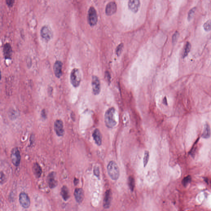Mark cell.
I'll return each mask as SVG.
<instances>
[{
    "label": "cell",
    "mask_w": 211,
    "mask_h": 211,
    "mask_svg": "<svg viewBox=\"0 0 211 211\" xmlns=\"http://www.w3.org/2000/svg\"><path fill=\"white\" fill-rule=\"evenodd\" d=\"M115 114L116 111L114 108H109L106 111L104 115V122L108 128H113L117 124Z\"/></svg>",
    "instance_id": "obj_1"
},
{
    "label": "cell",
    "mask_w": 211,
    "mask_h": 211,
    "mask_svg": "<svg viewBox=\"0 0 211 211\" xmlns=\"http://www.w3.org/2000/svg\"><path fill=\"white\" fill-rule=\"evenodd\" d=\"M107 173L109 177L113 180L116 181L120 177V170L116 162L111 161L107 167Z\"/></svg>",
    "instance_id": "obj_2"
},
{
    "label": "cell",
    "mask_w": 211,
    "mask_h": 211,
    "mask_svg": "<svg viewBox=\"0 0 211 211\" xmlns=\"http://www.w3.org/2000/svg\"><path fill=\"white\" fill-rule=\"evenodd\" d=\"M81 81V74L79 69L75 68L71 71L70 75V81L74 87L79 86Z\"/></svg>",
    "instance_id": "obj_3"
},
{
    "label": "cell",
    "mask_w": 211,
    "mask_h": 211,
    "mask_svg": "<svg viewBox=\"0 0 211 211\" xmlns=\"http://www.w3.org/2000/svg\"><path fill=\"white\" fill-rule=\"evenodd\" d=\"M87 20L89 24L91 27H94L97 24L98 21V17L97 11L94 7H91L89 9Z\"/></svg>",
    "instance_id": "obj_4"
},
{
    "label": "cell",
    "mask_w": 211,
    "mask_h": 211,
    "mask_svg": "<svg viewBox=\"0 0 211 211\" xmlns=\"http://www.w3.org/2000/svg\"><path fill=\"white\" fill-rule=\"evenodd\" d=\"M12 162L15 166H19L21 161V155L18 148H13L12 150L10 155Z\"/></svg>",
    "instance_id": "obj_5"
},
{
    "label": "cell",
    "mask_w": 211,
    "mask_h": 211,
    "mask_svg": "<svg viewBox=\"0 0 211 211\" xmlns=\"http://www.w3.org/2000/svg\"><path fill=\"white\" fill-rule=\"evenodd\" d=\"M53 35V31L49 26L45 25L42 27L41 30V36L42 38L48 41L51 39Z\"/></svg>",
    "instance_id": "obj_6"
},
{
    "label": "cell",
    "mask_w": 211,
    "mask_h": 211,
    "mask_svg": "<svg viewBox=\"0 0 211 211\" xmlns=\"http://www.w3.org/2000/svg\"><path fill=\"white\" fill-rule=\"evenodd\" d=\"M92 86L94 95H99L101 91V84L100 80L97 76H93L92 77Z\"/></svg>",
    "instance_id": "obj_7"
},
{
    "label": "cell",
    "mask_w": 211,
    "mask_h": 211,
    "mask_svg": "<svg viewBox=\"0 0 211 211\" xmlns=\"http://www.w3.org/2000/svg\"><path fill=\"white\" fill-rule=\"evenodd\" d=\"M19 203L23 207L27 209L30 205V200L29 195L25 192H21L19 195Z\"/></svg>",
    "instance_id": "obj_8"
},
{
    "label": "cell",
    "mask_w": 211,
    "mask_h": 211,
    "mask_svg": "<svg viewBox=\"0 0 211 211\" xmlns=\"http://www.w3.org/2000/svg\"><path fill=\"white\" fill-rule=\"evenodd\" d=\"M54 128L57 136L61 137L64 134L63 122L61 120H57L54 123Z\"/></svg>",
    "instance_id": "obj_9"
},
{
    "label": "cell",
    "mask_w": 211,
    "mask_h": 211,
    "mask_svg": "<svg viewBox=\"0 0 211 211\" xmlns=\"http://www.w3.org/2000/svg\"><path fill=\"white\" fill-rule=\"evenodd\" d=\"M47 181L49 187L51 189H53L57 187L58 182L55 172H52L49 174L47 177Z\"/></svg>",
    "instance_id": "obj_10"
},
{
    "label": "cell",
    "mask_w": 211,
    "mask_h": 211,
    "mask_svg": "<svg viewBox=\"0 0 211 211\" xmlns=\"http://www.w3.org/2000/svg\"><path fill=\"white\" fill-rule=\"evenodd\" d=\"M140 0H129L128 8L133 13H136L138 12L140 8Z\"/></svg>",
    "instance_id": "obj_11"
},
{
    "label": "cell",
    "mask_w": 211,
    "mask_h": 211,
    "mask_svg": "<svg viewBox=\"0 0 211 211\" xmlns=\"http://www.w3.org/2000/svg\"><path fill=\"white\" fill-rule=\"evenodd\" d=\"M117 7L116 3L115 2H110L107 4L105 9L106 15L111 16L116 13Z\"/></svg>",
    "instance_id": "obj_12"
},
{
    "label": "cell",
    "mask_w": 211,
    "mask_h": 211,
    "mask_svg": "<svg viewBox=\"0 0 211 211\" xmlns=\"http://www.w3.org/2000/svg\"><path fill=\"white\" fill-rule=\"evenodd\" d=\"M112 200V192L111 190H107L105 194L103 201V207L106 209L109 208L111 206Z\"/></svg>",
    "instance_id": "obj_13"
},
{
    "label": "cell",
    "mask_w": 211,
    "mask_h": 211,
    "mask_svg": "<svg viewBox=\"0 0 211 211\" xmlns=\"http://www.w3.org/2000/svg\"><path fill=\"white\" fill-rule=\"evenodd\" d=\"M74 195L78 203H82L85 197L84 190L81 188H76L74 190Z\"/></svg>",
    "instance_id": "obj_14"
},
{
    "label": "cell",
    "mask_w": 211,
    "mask_h": 211,
    "mask_svg": "<svg viewBox=\"0 0 211 211\" xmlns=\"http://www.w3.org/2000/svg\"><path fill=\"white\" fill-rule=\"evenodd\" d=\"M62 63L59 61H57L54 64L53 70L55 75L57 78H60L62 74Z\"/></svg>",
    "instance_id": "obj_15"
},
{
    "label": "cell",
    "mask_w": 211,
    "mask_h": 211,
    "mask_svg": "<svg viewBox=\"0 0 211 211\" xmlns=\"http://www.w3.org/2000/svg\"><path fill=\"white\" fill-rule=\"evenodd\" d=\"M3 52L5 59H11L13 50L11 46L9 43H6L4 45Z\"/></svg>",
    "instance_id": "obj_16"
},
{
    "label": "cell",
    "mask_w": 211,
    "mask_h": 211,
    "mask_svg": "<svg viewBox=\"0 0 211 211\" xmlns=\"http://www.w3.org/2000/svg\"><path fill=\"white\" fill-rule=\"evenodd\" d=\"M93 137L95 143L98 146H101L102 144V136L100 131L98 129H95L93 133Z\"/></svg>",
    "instance_id": "obj_17"
},
{
    "label": "cell",
    "mask_w": 211,
    "mask_h": 211,
    "mask_svg": "<svg viewBox=\"0 0 211 211\" xmlns=\"http://www.w3.org/2000/svg\"><path fill=\"white\" fill-rule=\"evenodd\" d=\"M32 171L33 175L37 178L41 177L42 174V170L41 167L38 163H35L33 164Z\"/></svg>",
    "instance_id": "obj_18"
},
{
    "label": "cell",
    "mask_w": 211,
    "mask_h": 211,
    "mask_svg": "<svg viewBox=\"0 0 211 211\" xmlns=\"http://www.w3.org/2000/svg\"><path fill=\"white\" fill-rule=\"evenodd\" d=\"M61 195L63 198V199L65 201H67L70 198V195L69 189L66 186H64L62 187L61 191Z\"/></svg>",
    "instance_id": "obj_19"
},
{
    "label": "cell",
    "mask_w": 211,
    "mask_h": 211,
    "mask_svg": "<svg viewBox=\"0 0 211 211\" xmlns=\"http://www.w3.org/2000/svg\"><path fill=\"white\" fill-rule=\"evenodd\" d=\"M211 135V130L209 125L206 124L204 126V131L202 135V137L204 138H208Z\"/></svg>",
    "instance_id": "obj_20"
},
{
    "label": "cell",
    "mask_w": 211,
    "mask_h": 211,
    "mask_svg": "<svg viewBox=\"0 0 211 211\" xmlns=\"http://www.w3.org/2000/svg\"><path fill=\"white\" fill-rule=\"evenodd\" d=\"M128 183L130 189L132 191H133L135 187V178L133 176H130L128 178Z\"/></svg>",
    "instance_id": "obj_21"
},
{
    "label": "cell",
    "mask_w": 211,
    "mask_h": 211,
    "mask_svg": "<svg viewBox=\"0 0 211 211\" xmlns=\"http://www.w3.org/2000/svg\"><path fill=\"white\" fill-rule=\"evenodd\" d=\"M190 49H191V44L189 42H187V43H186L184 50L183 54V58H185V57L188 56V54H189V52L190 51Z\"/></svg>",
    "instance_id": "obj_22"
},
{
    "label": "cell",
    "mask_w": 211,
    "mask_h": 211,
    "mask_svg": "<svg viewBox=\"0 0 211 211\" xmlns=\"http://www.w3.org/2000/svg\"><path fill=\"white\" fill-rule=\"evenodd\" d=\"M196 10V7H194L189 10L188 14V17H187V19H188V21H190L192 19L193 16H194Z\"/></svg>",
    "instance_id": "obj_23"
},
{
    "label": "cell",
    "mask_w": 211,
    "mask_h": 211,
    "mask_svg": "<svg viewBox=\"0 0 211 211\" xmlns=\"http://www.w3.org/2000/svg\"><path fill=\"white\" fill-rule=\"evenodd\" d=\"M204 31L208 32L211 30V20H207L204 23L203 25Z\"/></svg>",
    "instance_id": "obj_24"
},
{
    "label": "cell",
    "mask_w": 211,
    "mask_h": 211,
    "mask_svg": "<svg viewBox=\"0 0 211 211\" xmlns=\"http://www.w3.org/2000/svg\"><path fill=\"white\" fill-rule=\"evenodd\" d=\"M149 153L148 151H145L144 153V155L143 163L144 165V167H146L148 162H149Z\"/></svg>",
    "instance_id": "obj_25"
},
{
    "label": "cell",
    "mask_w": 211,
    "mask_h": 211,
    "mask_svg": "<svg viewBox=\"0 0 211 211\" xmlns=\"http://www.w3.org/2000/svg\"><path fill=\"white\" fill-rule=\"evenodd\" d=\"M123 43H121L117 47L116 50H115V53H116L117 56H121V53H122V51H123Z\"/></svg>",
    "instance_id": "obj_26"
},
{
    "label": "cell",
    "mask_w": 211,
    "mask_h": 211,
    "mask_svg": "<svg viewBox=\"0 0 211 211\" xmlns=\"http://www.w3.org/2000/svg\"><path fill=\"white\" fill-rule=\"evenodd\" d=\"M191 181V177H190V176H188L184 178L183 180L182 181V184L184 187H187L190 183Z\"/></svg>",
    "instance_id": "obj_27"
},
{
    "label": "cell",
    "mask_w": 211,
    "mask_h": 211,
    "mask_svg": "<svg viewBox=\"0 0 211 211\" xmlns=\"http://www.w3.org/2000/svg\"><path fill=\"white\" fill-rule=\"evenodd\" d=\"M179 36V33L177 31H176L175 33L173 34V37H172V42H173V44H175L177 42Z\"/></svg>",
    "instance_id": "obj_28"
},
{
    "label": "cell",
    "mask_w": 211,
    "mask_h": 211,
    "mask_svg": "<svg viewBox=\"0 0 211 211\" xmlns=\"http://www.w3.org/2000/svg\"><path fill=\"white\" fill-rule=\"evenodd\" d=\"M94 174L96 177L99 178H100V170L98 166H95L94 169Z\"/></svg>",
    "instance_id": "obj_29"
},
{
    "label": "cell",
    "mask_w": 211,
    "mask_h": 211,
    "mask_svg": "<svg viewBox=\"0 0 211 211\" xmlns=\"http://www.w3.org/2000/svg\"><path fill=\"white\" fill-rule=\"evenodd\" d=\"M105 77L106 80H107V81L108 82L109 84H110L111 83V76H110V73L108 71H107L106 72L105 74Z\"/></svg>",
    "instance_id": "obj_30"
},
{
    "label": "cell",
    "mask_w": 211,
    "mask_h": 211,
    "mask_svg": "<svg viewBox=\"0 0 211 211\" xmlns=\"http://www.w3.org/2000/svg\"><path fill=\"white\" fill-rule=\"evenodd\" d=\"M15 0H6V4L9 7H12L15 3Z\"/></svg>",
    "instance_id": "obj_31"
},
{
    "label": "cell",
    "mask_w": 211,
    "mask_h": 211,
    "mask_svg": "<svg viewBox=\"0 0 211 211\" xmlns=\"http://www.w3.org/2000/svg\"><path fill=\"white\" fill-rule=\"evenodd\" d=\"M5 177L4 173L2 172L1 173V184H4L5 182Z\"/></svg>",
    "instance_id": "obj_32"
},
{
    "label": "cell",
    "mask_w": 211,
    "mask_h": 211,
    "mask_svg": "<svg viewBox=\"0 0 211 211\" xmlns=\"http://www.w3.org/2000/svg\"><path fill=\"white\" fill-rule=\"evenodd\" d=\"M46 113H45V110H43L42 112V116L43 118H46Z\"/></svg>",
    "instance_id": "obj_33"
},
{
    "label": "cell",
    "mask_w": 211,
    "mask_h": 211,
    "mask_svg": "<svg viewBox=\"0 0 211 211\" xmlns=\"http://www.w3.org/2000/svg\"><path fill=\"white\" fill-rule=\"evenodd\" d=\"M78 179H77V178H75L74 180V183L75 184V185H77V184L78 183Z\"/></svg>",
    "instance_id": "obj_34"
}]
</instances>
